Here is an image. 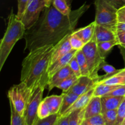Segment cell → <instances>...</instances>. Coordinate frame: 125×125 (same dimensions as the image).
Listing matches in <instances>:
<instances>
[{"instance_id":"d6a6232c","label":"cell","mask_w":125,"mask_h":125,"mask_svg":"<svg viewBox=\"0 0 125 125\" xmlns=\"http://www.w3.org/2000/svg\"><path fill=\"white\" fill-rule=\"evenodd\" d=\"M59 117V114H52L43 119L39 118L35 125H54Z\"/></svg>"},{"instance_id":"3957f363","label":"cell","mask_w":125,"mask_h":125,"mask_svg":"<svg viewBox=\"0 0 125 125\" xmlns=\"http://www.w3.org/2000/svg\"><path fill=\"white\" fill-rule=\"evenodd\" d=\"M25 32V27L21 20L12 9L9 16L7 29L0 42V71L16 43L24 37Z\"/></svg>"},{"instance_id":"60d3db41","label":"cell","mask_w":125,"mask_h":125,"mask_svg":"<svg viewBox=\"0 0 125 125\" xmlns=\"http://www.w3.org/2000/svg\"><path fill=\"white\" fill-rule=\"evenodd\" d=\"M108 1L117 9L121 8L125 5V0H108Z\"/></svg>"},{"instance_id":"8d00e7d4","label":"cell","mask_w":125,"mask_h":125,"mask_svg":"<svg viewBox=\"0 0 125 125\" xmlns=\"http://www.w3.org/2000/svg\"><path fill=\"white\" fill-rule=\"evenodd\" d=\"M105 96H124L125 97V85H120L110 92L109 94H107Z\"/></svg>"},{"instance_id":"8fae6325","label":"cell","mask_w":125,"mask_h":125,"mask_svg":"<svg viewBox=\"0 0 125 125\" xmlns=\"http://www.w3.org/2000/svg\"><path fill=\"white\" fill-rule=\"evenodd\" d=\"M94 88H95V87L92 88L91 89L88 90L87 92L84 93L83 95H80L78 97V98L76 100L75 102L73 103V104L61 116H68L76 110L85 108L89 103L90 100H91L92 98L94 96ZM61 116H60V117H61Z\"/></svg>"},{"instance_id":"6da1fadb","label":"cell","mask_w":125,"mask_h":125,"mask_svg":"<svg viewBox=\"0 0 125 125\" xmlns=\"http://www.w3.org/2000/svg\"><path fill=\"white\" fill-rule=\"evenodd\" d=\"M89 7L90 5L84 4L79 8L72 10L68 15L61 13L52 4L46 7L36 23L26 30L24 51H30L47 45H56L74 31L80 18Z\"/></svg>"},{"instance_id":"4dcf8cb0","label":"cell","mask_w":125,"mask_h":125,"mask_svg":"<svg viewBox=\"0 0 125 125\" xmlns=\"http://www.w3.org/2000/svg\"><path fill=\"white\" fill-rule=\"evenodd\" d=\"M105 125L103 114H99L83 120L81 125Z\"/></svg>"},{"instance_id":"e575fe53","label":"cell","mask_w":125,"mask_h":125,"mask_svg":"<svg viewBox=\"0 0 125 125\" xmlns=\"http://www.w3.org/2000/svg\"><path fill=\"white\" fill-rule=\"evenodd\" d=\"M68 65L70 66V68L72 69V72L74 73L75 76H76L78 78H80L81 76H82L80 67H79V63H78V61H77L76 56H74V57L71 59L69 63H68Z\"/></svg>"},{"instance_id":"f546056e","label":"cell","mask_w":125,"mask_h":125,"mask_svg":"<svg viewBox=\"0 0 125 125\" xmlns=\"http://www.w3.org/2000/svg\"><path fill=\"white\" fill-rule=\"evenodd\" d=\"M70 42L72 49L77 50V51L82 50L84 45H85L83 42V40L81 39V38L78 35H77L74 32L70 35Z\"/></svg>"},{"instance_id":"7402d4cb","label":"cell","mask_w":125,"mask_h":125,"mask_svg":"<svg viewBox=\"0 0 125 125\" xmlns=\"http://www.w3.org/2000/svg\"><path fill=\"white\" fill-rule=\"evenodd\" d=\"M71 0H52V4L59 12L65 15H68L72 12Z\"/></svg>"},{"instance_id":"9c48e42d","label":"cell","mask_w":125,"mask_h":125,"mask_svg":"<svg viewBox=\"0 0 125 125\" xmlns=\"http://www.w3.org/2000/svg\"><path fill=\"white\" fill-rule=\"evenodd\" d=\"M70 34L67 35L61 41L59 42L56 45H54V48L52 52L50 65L53 63L54 62L63 56H65L67 54H68L70 51L73 50L71 46L70 42Z\"/></svg>"},{"instance_id":"83f0119b","label":"cell","mask_w":125,"mask_h":125,"mask_svg":"<svg viewBox=\"0 0 125 125\" xmlns=\"http://www.w3.org/2000/svg\"><path fill=\"white\" fill-rule=\"evenodd\" d=\"M10 107L11 118H10V125H24V117L21 116L15 109L10 102Z\"/></svg>"},{"instance_id":"f1b7e54d","label":"cell","mask_w":125,"mask_h":125,"mask_svg":"<svg viewBox=\"0 0 125 125\" xmlns=\"http://www.w3.org/2000/svg\"><path fill=\"white\" fill-rule=\"evenodd\" d=\"M106 125H115L117 119V109L109 110L102 114Z\"/></svg>"},{"instance_id":"74e56055","label":"cell","mask_w":125,"mask_h":125,"mask_svg":"<svg viewBox=\"0 0 125 125\" xmlns=\"http://www.w3.org/2000/svg\"><path fill=\"white\" fill-rule=\"evenodd\" d=\"M116 34L118 45L125 48V31H117Z\"/></svg>"},{"instance_id":"e0dca14e","label":"cell","mask_w":125,"mask_h":125,"mask_svg":"<svg viewBox=\"0 0 125 125\" xmlns=\"http://www.w3.org/2000/svg\"><path fill=\"white\" fill-rule=\"evenodd\" d=\"M96 25V23L94 21L87 26L74 31V32L81 38V39L83 40L84 43L86 44L89 42L94 37V34H95Z\"/></svg>"},{"instance_id":"f6af8a7d","label":"cell","mask_w":125,"mask_h":125,"mask_svg":"<svg viewBox=\"0 0 125 125\" xmlns=\"http://www.w3.org/2000/svg\"></svg>"},{"instance_id":"ba28073f","label":"cell","mask_w":125,"mask_h":125,"mask_svg":"<svg viewBox=\"0 0 125 125\" xmlns=\"http://www.w3.org/2000/svg\"><path fill=\"white\" fill-rule=\"evenodd\" d=\"M45 87H39L32 95L24 113V125H35L39 119L38 109L43 100V94Z\"/></svg>"},{"instance_id":"836d02e7","label":"cell","mask_w":125,"mask_h":125,"mask_svg":"<svg viewBox=\"0 0 125 125\" xmlns=\"http://www.w3.org/2000/svg\"><path fill=\"white\" fill-rule=\"evenodd\" d=\"M125 119V98L117 109V119L115 125H122Z\"/></svg>"},{"instance_id":"603a6c76","label":"cell","mask_w":125,"mask_h":125,"mask_svg":"<svg viewBox=\"0 0 125 125\" xmlns=\"http://www.w3.org/2000/svg\"><path fill=\"white\" fill-rule=\"evenodd\" d=\"M97 45L100 54L104 59H106L112 48L116 45H118V42L117 40H112L103 42H97Z\"/></svg>"},{"instance_id":"d4e9b609","label":"cell","mask_w":125,"mask_h":125,"mask_svg":"<svg viewBox=\"0 0 125 125\" xmlns=\"http://www.w3.org/2000/svg\"><path fill=\"white\" fill-rule=\"evenodd\" d=\"M85 108L78 109L74 111L69 115L68 125H81L83 120L84 119Z\"/></svg>"},{"instance_id":"277c9868","label":"cell","mask_w":125,"mask_h":125,"mask_svg":"<svg viewBox=\"0 0 125 125\" xmlns=\"http://www.w3.org/2000/svg\"><path fill=\"white\" fill-rule=\"evenodd\" d=\"M95 20L96 24L117 32V10L108 0H95Z\"/></svg>"},{"instance_id":"1f68e13d","label":"cell","mask_w":125,"mask_h":125,"mask_svg":"<svg viewBox=\"0 0 125 125\" xmlns=\"http://www.w3.org/2000/svg\"><path fill=\"white\" fill-rule=\"evenodd\" d=\"M52 114L45 100H43L39 105V109H38V117L40 119H43L49 117Z\"/></svg>"},{"instance_id":"ab89813d","label":"cell","mask_w":125,"mask_h":125,"mask_svg":"<svg viewBox=\"0 0 125 125\" xmlns=\"http://www.w3.org/2000/svg\"><path fill=\"white\" fill-rule=\"evenodd\" d=\"M69 118V115L61 116V117L59 116L54 125H68Z\"/></svg>"},{"instance_id":"4316f807","label":"cell","mask_w":125,"mask_h":125,"mask_svg":"<svg viewBox=\"0 0 125 125\" xmlns=\"http://www.w3.org/2000/svg\"><path fill=\"white\" fill-rule=\"evenodd\" d=\"M100 70H103L106 73V74L103 76H100V79H99V81L98 82V83L99 82H101L102 81H104L105 79H107V78H110L112 76L114 75L115 74L118 73L120 70H117L112 65L107 64V63H106V62H104L101 65V67H100Z\"/></svg>"},{"instance_id":"484cf974","label":"cell","mask_w":125,"mask_h":125,"mask_svg":"<svg viewBox=\"0 0 125 125\" xmlns=\"http://www.w3.org/2000/svg\"><path fill=\"white\" fill-rule=\"evenodd\" d=\"M78 78H78L76 76L73 74V75L66 78L63 81L60 83L56 86V87L61 89L63 92H67L73 86V85L76 83Z\"/></svg>"},{"instance_id":"30bf717a","label":"cell","mask_w":125,"mask_h":125,"mask_svg":"<svg viewBox=\"0 0 125 125\" xmlns=\"http://www.w3.org/2000/svg\"><path fill=\"white\" fill-rule=\"evenodd\" d=\"M96 84V83L90 77L82 76L78 78L76 83L68 92L80 96L95 87Z\"/></svg>"},{"instance_id":"8992f818","label":"cell","mask_w":125,"mask_h":125,"mask_svg":"<svg viewBox=\"0 0 125 125\" xmlns=\"http://www.w3.org/2000/svg\"><path fill=\"white\" fill-rule=\"evenodd\" d=\"M32 92L24 83L13 85L7 92L9 102L13 104L17 112L24 117L26 109L32 95Z\"/></svg>"},{"instance_id":"52a82bcc","label":"cell","mask_w":125,"mask_h":125,"mask_svg":"<svg viewBox=\"0 0 125 125\" xmlns=\"http://www.w3.org/2000/svg\"><path fill=\"white\" fill-rule=\"evenodd\" d=\"M52 0H31L21 20L26 30L36 23L44 10L52 4Z\"/></svg>"},{"instance_id":"ffe728a7","label":"cell","mask_w":125,"mask_h":125,"mask_svg":"<svg viewBox=\"0 0 125 125\" xmlns=\"http://www.w3.org/2000/svg\"><path fill=\"white\" fill-rule=\"evenodd\" d=\"M98 83L112 85H125V68L121 69L120 72L115 74L114 75L112 76L105 80L99 82Z\"/></svg>"},{"instance_id":"2e32d148","label":"cell","mask_w":125,"mask_h":125,"mask_svg":"<svg viewBox=\"0 0 125 125\" xmlns=\"http://www.w3.org/2000/svg\"><path fill=\"white\" fill-rule=\"evenodd\" d=\"M124 96H104L101 97L102 114L109 110L117 109L125 99Z\"/></svg>"},{"instance_id":"d590c367","label":"cell","mask_w":125,"mask_h":125,"mask_svg":"<svg viewBox=\"0 0 125 125\" xmlns=\"http://www.w3.org/2000/svg\"><path fill=\"white\" fill-rule=\"evenodd\" d=\"M31 1V0H18V11H17V15L18 18L21 19L27 7Z\"/></svg>"},{"instance_id":"cb8c5ba5","label":"cell","mask_w":125,"mask_h":125,"mask_svg":"<svg viewBox=\"0 0 125 125\" xmlns=\"http://www.w3.org/2000/svg\"><path fill=\"white\" fill-rule=\"evenodd\" d=\"M75 56L77 59V61L78 62V63L79 65V67H80L82 76L90 77L89 66H88L87 60L85 59V57L84 56V54L83 52V50H78Z\"/></svg>"},{"instance_id":"44dd1931","label":"cell","mask_w":125,"mask_h":125,"mask_svg":"<svg viewBox=\"0 0 125 125\" xmlns=\"http://www.w3.org/2000/svg\"><path fill=\"white\" fill-rule=\"evenodd\" d=\"M119 86L120 85H112L102 84V83H98L94 88V96L102 97L109 94L110 92L114 90Z\"/></svg>"},{"instance_id":"f35d334b","label":"cell","mask_w":125,"mask_h":125,"mask_svg":"<svg viewBox=\"0 0 125 125\" xmlns=\"http://www.w3.org/2000/svg\"><path fill=\"white\" fill-rule=\"evenodd\" d=\"M118 23H125V5L117 10Z\"/></svg>"},{"instance_id":"7c38bea8","label":"cell","mask_w":125,"mask_h":125,"mask_svg":"<svg viewBox=\"0 0 125 125\" xmlns=\"http://www.w3.org/2000/svg\"><path fill=\"white\" fill-rule=\"evenodd\" d=\"M77 51H78L77 50L73 49L72 51H70L65 56H63L62 57L60 58L59 59L56 61V62H54L53 63L50 65L48 70V74L49 78L50 79L57 72H58L61 69L68 65L71 59L76 55Z\"/></svg>"},{"instance_id":"4fadbf2b","label":"cell","mask_w":125,"mask_h":125,"mask_svg":"<svg viewBox=\"0 0 125 125\" xmlns=\"http://www.w3.org/2000/svg\"><path fill=\"white\" fill-rule=\"evenodd\" d=\"M74 73L72 72V69L70 68V66L67 65L61 69V70L59 71L58 72L54 74L50 79H49L48 83V89L49 91H51L52 89L54 87H56L57 85L63 81L64 79L66 78H68V77L71 76L73 75ZM75 75V74H74Z\"/></svg>"},{"instance_id":"7a4b0ae2","label":"cell","mask_w":125,"mask_h":125,"mask_svg":"<svg viewBox=\"0 0 125 125\" xmlns=\"http://www.w3.org/2000/svg\"><path fill=\"white\" fill-rule=\"evenodd\" d=\"M54 45L37 48L29 51L22 62L20 81L32 93L39 87L46 88L49 81L48 70L50 65Z\"/></svg>"},{"instance_id":"ac0fdd59","label":"cell","mask_w":125,"mask_h":125,"mask_svg":"<svg viewBox=\"0 0 125 125\" xmlns=\"http://www.w3.org/2000/svg\"><path fill=\"white\" fill-rule=\"evenodd\" d=\"M48 106L51 114H57L59 113L63 101V95H51L44 99Z\"/></svg>"},{"instance_id":"d6986e66","label":"cell","mask_w":125,"mask_h":125,"mask_svg":"<svg viewBox=\"0 0 125 125\" xmlns=\"http://www.w3.org/2000/svg\"><path fill=\"white\" fill-rule=\"evenodd\" d=\"M62 94L63 95V101H62V104L61 106V110H60L59 113V116L62 115L73 104V103L75 102L76 100L79 96V95L70 92H63Z\"/></svg>"},{"instance_id":"b9f144b4","label":"cell","mask_w":125,"mask_h":125,"mask_svg":"<svg viewBox=\"0 0 125 125\" xmlns=\"http://www.w3.org/2000/svg\"><path fill=\"white\" fill-rule=\"evenodd\" d=\"M117 31H125V23H118Z\"/></svg>"},{"instance_id":"5b68a950","label":"cell","mask_w":125,"mask_h":125,"mask_svg":"<svg viewBox=\"0 0 125 125\" xmlns=\"http://www.w3.org/2000/svg\"><path fill=\"white\" fill-rule=\"evenodd\" d=\"M82 50L89 66L90 78L98 83L100 79L98 72L101 65L105 62V59L100 54L95 34L92 40L84 45Z\"/></svg>"},{"instance_id":"9a60e30c","label":"cell","mask_w":125,"mask_h":125,"mask_svg":"<svg viewBox=\"0 0 125 125\" xmlns=\"http://www.w3.org/2000/svg\"><path fill=\"white\" fill-rule=\"evenodd\" d=\"M102 114L101 97L93 96L85 107L84 119Z\"/></svg>"},{"instance_id":"5bb4252c","label":"cell","mask_w":125,"mask_h":125,"mask_svg":"<svg viewBox=\"0 0 125 125\" xmlns=\"http://www.w3.org/2000/svg\"><path fill=\"white\" fill-rule=\"evenodd\" d=\"M95 35L98 43L117 40L116 32L98 24L96 25Z\"/></svg>"},{"instance_id":"7bdbcfd3","label":"cell","mask_w":125,"mask_h":125,"mask_svg":"<svg viewBox=\"0 0 125 125\" xmlns=\"http://www.w3.org/2000/svg\"><path fill=\"white\" fill-rule=\"evenodd\" d=\"M120 50L121 54H122V57H123V61H124V62H125V48L120 46Z\"/></svg>"},{"instance_id":"ee69618b","label":"cell","mask_w":125,"mask_h":125,"mask_svg":"<svg viewBox=\"0 0 125 125\" xmlns=\"http://www.w3.org/2000/svg\"><path fill=\"white\" fill-rule=\"evenodd\" d=\"M122 125H125V119L124 120V121H123V123H122Z\"/></svg>"}]
</instances>
